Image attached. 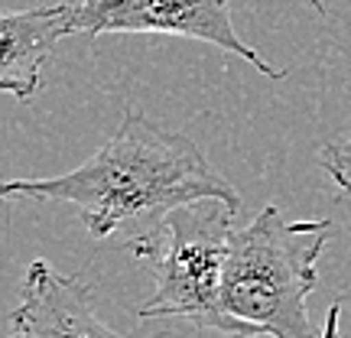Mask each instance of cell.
<instances>
[{"label":"cell","mask_w":351,"mask_h":338,"mask_svg":"<svg viewBox=\"0 0 351 338\" xmlns=\"http://www.w3.org/2000/svg\"><path fill=\"white\" fill-rule=\"evenodd\" d=\"M319 166L335 182L339 195L351 208V143H326L319 150Z\"/></svg>","instance_id":"obj_7"},{"label":"cell","mask_w":351,"mask_h":338,"mask_svg":"<svg viewBox=\"0 0 351 338\" xmlns=\"http://www.w3.org/2000/svg\"><path fill=\"white\" fill-rule=\"evenodd\" d=\"M75 33L82 36L166 33V36L202 39L225 52H234L267 78L287 75L283 69L267 62L251 43L238 36L231 20V0H78Z\"/></svg>","instance_id":"obj_4"},{"label":"cell","mask_w":351,"mask_h":338,"mask_svg":"<svg viewBox=\"0 0 351 338\" xmlns=\"http://www.w3.org/2000/svg\"><path fill=\"white\" fill-rule=\"evenodd\" d=\"M328 231V218L289 221L280 205H267L251 225L238 228L225 261V313L270 338H315L309 296Z\"/></svg>","instance_id":"obj_2"},{"label":"cell","mask_w":351,"mask_h":338,"mask_svg":"<svg viewBox=\"0 0 351 338\" xmlns=\"http://www.w3.org/2000/svg\"><path fill=\"white\" fill-rule=\"evenodd\" d=\"M3 199L69 202L91 238H111L137 218H166L189 202L221 199L241 208L234 182L186 137L127 108L114 137L72 173L52 179H7Z\"/></svg>","instance_id":"obj_1"},{"label":"cell","mask_w":351,"mask_h":338,"mask_svg":"<svg viewBox=\"0 0 351 338\" xmlns=\"http://www.w3.org/2000/svg\"><path fill=\"white\" fill-rule=\"evenodd\" d=\"M339 322H341V302H332V306H328V313H326V326H322V335H319V338H341Z\"/></svg>","instance_id":"obj_8"},{"label":"cell","mask_w":351,"mask_h":338,"mask_svg":"<svg viewBox=\"0 0 351 338\" xmlns=\"http://www.w3.org/2000/svg\"><path fill=\"white\" fill-rule=\"evenodd\" d=\"M10 338H20V335H10Z\"/></svg>","instance_id":"obj_10"},{"label":"cell","mask_w":351,"mask_h":338,"mask_svg":"<svg viewBox=\"0 0 351 338\" xmlns=\"http://www.w3.org/2000/svg\"><path fill=\"white\" fill-rule=\"evenodd\" d=\"M75 7L78 0H52L0 16V88L7 95L16 101L36 98L56 43L75 36Z\"/></svg>","instance_id":"obj_6"},{"label":"cell","mask_w":351,"mask_h":338,"mask_svg":"<svg viewBox=\"0 0 351 338\" xmlns=\"http://www.w3.org/2000/svg\"><path fill=\"white\" fill-rule=\"evenodd\" d=\"M10 322L20 338H127L98 315L95 293L85 280L59 274L43 257L26 267L23 300Z\"/></svg>","instance_id":"obj_5"},{"label":"cell","mask_w":351,"mask_h":338,"mask_svg":"<svg viewBox=\"0 0 351 338\" xmlns=\"http://www.w3.org/2000/svg\"><path fill=\"white\" fill-rule=\"evenodd\" d=\"M309 3H313V7H315V13H322V16H326V3H322V0H309Z\"/></svg>","instance_id":"obj_9"},{"label":"cell","mask_w":351,"mask_h":338,"mask_svg":"<svg viewBox=\"0 0 351 338\" xmlns=\"http://www.w3.org/2000/svg\"><path fill=\"white\" fill-rule=\"evenodd\" d=\"M238 208L221 199L189 202L160 218L153 231L127 241V251L147 263L156 280V293L137 309L140 319H192L202 328L228 332L234 338H257L261 332L225 313L221 283L225 261L234 234Z\"/></svg>","instance_id":"obj_3"}]
</instances>
